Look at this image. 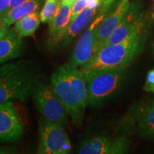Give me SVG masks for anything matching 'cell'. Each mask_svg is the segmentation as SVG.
<instances>
[{"label":"cell","instance_id":"6da1fadb","mask_svg":"<svg viewBox=\"0 0 154 154\" xmlns=\"http://www.w3.org/2000/svg\"><path fill=\"white\" fill-rule=\"evenodd\" d=\"M51 85L75 125L82 122L88 106V91L84 73L71 62L56 69Z\"/></svg>","mask_w":154,"mask_h":154},{"label":"cell","instance_id":"7a4b0ae2","mask_svg":"<svg viewBox=\"0 0 154 154\" xmlns=\"http://www.w3.org/2000/svg\"><path fill=\"white\" fill-rule=\"evenodd\" d=\"M143 44L144 35H142L118 44L103 46L79 69L83 73H87L106 69L127 68L141 51Z\"/></svg>","mask_w":154,"mask_h":154},{"label":"cell","instance_id":"3957f363","mask_svg":"<svg viewBox=\"0 0 154 154\" xmlns=\"http://www.w3.org/2000/svg\"><path fill=\"white\" fill-rule=\"evenodd\" d=\"M33 88L32 74L21 61L0 66V103L26 101Z\"/></svg>","mask_w":154,"mask_h":154},{"label":"cell","instance_id":"277c9868","mask_svg":"<svg viewBox=\"0 0 154 154\" xmlns=\"http://www.w3.org/2000/svg\"><path fill=\"white\" fill-rule=\"evenodd\" d=\"M126 68L106 69L84 73L88 91V106L96 107L118 91L125 77Z\"/></svg>","mask_w":154,"mask_h":154},{"label":"cell","instance_id":"5b68a950","mask_svg":"<svg viewBox=\"0 0 154 154\" xmlns=\"http://www.w3.org/2000/svg\"><path fill=\"white\" fill-rule=\"evenodd\" d=\"M38 154H69L72 146L68 134L61 125L44 120L38 128Z\"/></svg>","mask_w":154,"mask_h":154},{"label":"cell","instance_id":"8992f818","mask_svg":"<svg viewBox=\"0 0 154 154\" xmlns=\"http://www.w3.org/2000/svg\"><path fill=\"white\" fill-rule=\"evenodd\" d=\"M146 20L141 11V6L137 2H131L126 15L113 33L108 37L101 48L109 44H118L135 36L145 34Z\"/></svg>","mask_w":154,"mask_h":154},{"label":"cell","instance_id":"52a82bcc","mask_svg":"<svg viewBox=\"0 0 154 154\" xmlns=\"http://www.w3.org/2000/svg\"><path fill=\"white\" fill-rule=\"evenodd\" d=\"M33 94L36 106L45 120L62 126L67 124L68 113L51 84L39 86Z\"/></svg>","mask_w":154,"mask_h":154},{"label":"cell","instance_id":"ba28073f","mask_svg":"<svg viewBox=\"0 0 154 154\" xmlns=\"http://www.w3.org/2000/svg\"><path fill=\"white\" fill-rule=\"evenodd\" d=\"M129 149V141L125 136L111 138L95 136L83 142L77 153L79 154H123Z\"/></svg>","mask_w":154,"mask_h":154},{"label":"cell","instance_id":"9c48e42d","mask_svg":"<svg viewBox=\"0 0 154 154\" xmlns=\"http://www.w3.org/2000/svg\"><path fill=\"white\" fill-rule=\"evenodd\" d=\"M24 126L12 101L0 103V142L22 139Z\"/></svg>","mask_w":154,"mask_h":154},{"label":"cell","instance_id":"30bf717a","mask_svg":"<svg viewBox=\"0 0 154 154\" xmlns=\"http://www.w3.org/2000/svg\"><path fill=\"white\" fill-rule=\"evenodd\" d=\"M106 14L107 12H100L98 17L86 28L75 45L70 62L79 68L84 66L93 56L96 28Z\"/></svg>","mask_w":154,"mask_h":154},{"label":"cell","instance_id":"8fae6325","mask_svg":"<svg viewBox=\"0 0 154 154\" xmlns=\"http://www.w3.org/2000/svg\"><path fill=\"white\" fill-rule=\"evenodd\" d=\"M131 5L130 0H119L118 5L96 26L94 34V54L101 48V44L113 33L126 15ZM94 55V54H93Z\"/></svg>","mask_w":154,"mask_h":154},{"label":"cell","instance_id":"7c38bea8","mask_svg":"<svg viewBox=\"0 0 154 154\" xmlns=\"http://www.w3.org/2000/svg\"><path fill=\"white\" fill-rule=\"evenodd\" d=\"M75 1L62 0L60 9L54 18L49 23V38L47 44L49 48L59 46L64 36L71 20L72 7Z\"/></svg>","mask_w":154,"mask_h":154},{"label":"cell","instance_id":"4fadbf2b","mask_svg":"<svg viewBox=\"0 0 154 154\" xmlns=\"http://www.w3.org/2000/svg\"><path fill=\"white\" fill-rule=\"evenodd\" d=\"M97 9L98 8L86 7L79 14L77 15L76 18L69 23L64 36L61 40L59 46L61 47H66L72 44L74 38L89 25L96 15Z\"/></svg>","mask_w":154,"mask_h":154},{"label":"cell","instance_id":"5bb4252c","mask_svg":"<svg viewBox=\"0 0 154 154\" xmlns=\"http://www.w3.org/2000/svg\"><path fill=\"white\" fill-rule=\"evenodd\" d=\"M22 49V40L14 29L0 38V65L18 58Z\"/></svg>","mask_w":154,"mask_h":154},{"label":"cell","instance_id":"9a60e30c","mask_svg":"<svg viewBox=\"0 0 154 154\" xmlns=\"http://www.w3.org/2000/svg\"><path fill=\"white\" fill-rule=\"evenodd\" d=\"M137 125L140 136L154 140V101L138 110Z\"/></svg>","mask_w":154,"mask_h":154},{"label":"cell","instance_id":"2e32d148","mask_svg":"<svg viewBox=\"0 0 154 154\" xmlns=\"http://www.w3.org/2000/svg\"><path fill=\"white\" fill-rule=\"evenodd\" d=\"M40 5V0H26L22 5L6 11L0 17V19L9 26L26 15L37 11L39 9Z\"/></svg>","mask_w":154,"mask_h":154},{"label":"cell","instance_id":"e0dca14e","mask_svg":"<svg viewBox=\"0 0 154 154\" xmlns=\"http://www.w3.org/2000/svg\"><path fill=\"white\" fill-rule=\"evenodd\" d=\"M40 22L39 14L35 11L17 21L15 23L14 29L21 38L33 36L39 26Z\"/></svg>","mask_w":154,"mask_h":154},{"label":"cell","instance_id":"ac0fdd59","mask_svg":"<svg viewBox=\"0 0 154 154\" xmlns=\"http://www.w3.org/2000/svg\"><path fill=\"white\" fill-rule=\"evenodd\" d=\"M62 0H45V3L39 14L41 22L50 23L57 16L60 9Z\"/></svg>","mask_w":154,"mask_h":154},{"label":"cell","instance_id":"d6986e66","mask_svg":"<svg viewBox=\"0 0 154 154\" xmlns=\"http://www.w3.org/2000/svg\"><path fill=\"white\" fill-rule=\"evenodd\" d=\"M86 7H87V2H86V0H76L72 7L70 22L74 20L77 15L79 14Z\"/></svg>","mask_w":154,"mask_h":154},{"label":"cell","instance_id":"ffe728a7","mask_svg":"<svg viewBox=\"0 0 154 154\" xmlns=\"http://www.w3.org/2000/svg\"><path fill=\"white\" fill-rule=\"evenodd\" d=\"M143 88L146 91L154 94V68L148 73Z\"/></svg>","mask_w":154,"mask_h":154},{"label":"cell","instance_id":"44dd1931","mask_svg":"<svg viewBox=\"0 0 154 154\" xmlns=\"http://www.w3.org/2000/svg\"><path fill=\"white\" fill-rule=\"evenodd\" d=\"M17 149L14 146H0V154H11L15 153Z\"/></svg>","mask_w":154,"mask_h":154},{"label":"cell","instance_id":"7402d4cb","mask_svg":"<svg viewBox=\"0 0 154 154\" xmlns=\"http://www.w3.org/2000/svg\"><path fill=\"white\" fill-rule=\"evenodd\" d=\"M114 0H101V11L100 12H107L109 8L112 5Z\"/></svg>","mask_w":154,"mask_h":154},{"label":"cell","instance_id":"603a6c76","mask_svg":"<svg viewBox=\"0 0 154 154\" xmlns=\"http://www.w3.org/2000/svg\"><path fill=\"white\" fill-rule=\"evenodd\" d=\"M9 3H10V0H0V17L7 11Z\"/></svg>","mask_w":154,"mask_h":154},{"label":"cell","instance_id":"cb8c5ba5","mask_svg":"<svg viewBox=\"0 0 154 154\" xmlns=\"http://www.w3.org/2000/svg\"><path fill=\"white\" fill-rule=\"evenodd\" d=\"M26 1V0H10V3H9V8L7 9V11L9 10V9L14 8V7H17V6L22 5V4H23Z\"/></svg>","mask_w":154,"mask_h":154},{"label":"cell","instance_id":"d4e9b609","mask_svg":"<svg viewBox=\"0 0 154 154\" xmlns=\"http://www.w3.org/2000/svg\"><path fill=\"white\" fill-rule=\"evenodd\" d=\"M152 15H153V19H154V2H153V14H152Z\"/></svg>","mask_w":154,"mask_h":154},{"label":"cell","instance_id":"484cf974","mask_svg":"<svg viewBox=\"0 0 154 154\" xmlns=\"http://www.w3.org/2000/svg\"><path fill=\"white\" fill-rule=\"evenodd\" d=\"M153 56H154V42H153Z\"/></svg>","mask_w":154,"mask_h":154},{"label":"cell","instance_id":"4316f807","mask_svg":"<svg viewBox=\"0 0 154 154\" xmlns=\"http://www.w3.org/2000/svg\"><path fill=\"white\" fill-rule=\"evenodd\" d=\"M72 1H76V0H72Z\"/></svg>","mask_w":154,"mask_h":154}]
</instances>
